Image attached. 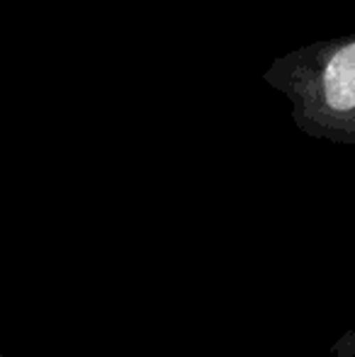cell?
<instances>
[{
  "label": "cell",
  "instance_id": "cell-2",
  "mask_svg": "<svg viewBox=\"0 0 355 357\" xmlns=\"http://www.w3.org/2000/svg\"><path fill=\"white\" fill-rule=\"evenodd\" d=\"M0 357H5V355H0Z\"/></svg>",
  "mask_w": 355,
  "mask_h": 357
},
{
  "label": "cell",
  "instance_id": "cell-1",
  "mask_svg": "<svg viewBox=\"0 0 355 357\" xmlns=\"http://www.w3.org/2000/svg\"><path fill=\"white\" fill-rule=\"evenodd\" d=\"M263 80L287 98L302 134L355 146V32L282 54Z\"/></svg>",
  "mask_w": 355,
  "mask_h": 357
}]
</instances>
